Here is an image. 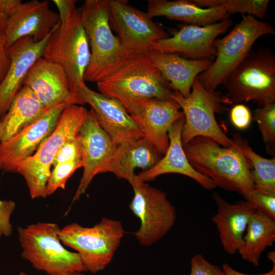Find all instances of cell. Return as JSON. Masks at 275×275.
Masks as SVG:
<instances>
[{
    "instance_id": "1",
    "label": "cell",
    "mask_w": 275,
    "mask_h": 275,
    "mask_svg": "<svg viewBox=\"0 0 275 275\" xmlns=\"http://www.w3.org/2000/svg\"><path fill=\"white\" fill-rule=\"evenodd\" d=\"M233 144L224 147L213 139L197 136L183 146L186 157L198 172L216 187L239 194L254 188L251 163L243 153L244 139L234 134Z\"/></svg>"
},
{
    "instance_id": "2",
    "label": "cell",
    "mask_w": 275,
    "mask_h": 275,
    "mask_svg": "<svg viewBox=\"0 0 275 275\" xmlns=\"http://www.w3.org/2000/svg\"><path fill=\"white\" fill-rule=\"evenodd\" d=\"M79 10L91 51L84 80L97 82L116 71L130 54L112 32L108 0H86Z\"/></svg>"
},
{
    "instance_id": "3",
    "label": "cell",
    "mask_w": 275,
    "mask_h": 275,
    "mask_svg": "<svg viewBox=\"0 0 275 275\" xmlns=\"http://www.w3.org/2000/svg\"><path fill=\"white\" fill-rule=\"evenodd\" d=\"M60 229L57 224L47 222L18 227L21 258L30 262L35 269L48 275L85 271L78 253L63 246L59 235Z\"/></svg>"
},
{
    "instance_id": "4",
    "label": "cell",
    "mask_w": 275,
    "mask_h": 275,
    "mask_svg": "<svg viewBox=\"0 0 275 275\" xmlns=\"http://www.w3.org/2000/svg\"><path fill=\"white\" fill-rule=\"evenodd\" d=\"M96 84L100 93L119 100L145 98L174 100L171 84L146 53L130 54L116 71Z\"/></svg>"
},
{
    "instance_id": "5",
    "label": "cell",
    "mask_w": 275,
    "mask_h": 275,
    "mask_svg": "<svg viewBox=\"0 0 275 275\" xmlns=\"http://www.w3.org/2000/svg\"><path fill=\"white\" fill-rule=\"evenodd\" d=\"M60 19L45 46L42 57L63 69L72 92L78 96L77 91L85 84L84 74L90 61L89 40L79 9Z\"/></svg>"
},
{
    "instance_id": "6",
    "label": "cell",
    "mask_w": 275,
    "mask_h": 275,
    "mask_svg": "<svg viewBox=\"0 0 275 275\" xmlns=\"http://www.w3.org/2000/svg\"><path fill=\"white\" fill-rule=\"evenodd\" d=\"M274 34V29L268 22L243 15L241 20L227 35L214 40L215 60L197 78L206 90L215 91L246 57L258 38Z\"/></svg>"
},
{
    "instance_id": "7",
    "label": "cell",
    "mask_w": 275,
    "mask_h": 275,
    "mask_svg": "<svg viewBox=\"0 0 275 275\" xmlns=\"http://www.w3.org/2000/svg\"><path fill=\"white\" fill-rule=\"evenodd\" d=\"M88 112L79 105L67 106L52 132L33 155L17 166L16 173L23 177L32 199L46 197L45 187L53 161L62 146L78 136Z\"/></svg>"
},
{
    "instance_id": "8",
    "label": "cell",
    "mask_w": 275,
    "mask_h": 275,
    "mask_svg": "<svg viewBox=\"0 0 275 275\" xmlns=\"http://www.w3.org/2000/svg\"><path fill=\"white\" fill-rule=\"evenodd\" d=\"M223 103L254 101L259 106L275 103V57L269 48L251 51L223 83Z\"/></svg>"
},
{
    "instance_id": "9",
    "label": "cell",
    "mask_w": 275,
    "mask_h": 275,
    "mask_svg": "<svg viewBox=\"0 0 275 275\" xmlns=\"http://www.w3.org/2000/svg\"><path fill=\"white\" fill-rule=\"evenodd\" d=\"M124 233L120 221L103 217L91 227L77 223L66 225L59 235L63 245L78 253L85 271L95 273L111 263Z\"/></svg>"
},
{
    "instance_id": "10",
    "label": "cell",
    "mask_w": 275,
    "mask_h": 275,
    "mask_svg": "<svg viewBox=\"0 0 275 275\" xmlns=\"http://www.w3.org/2000/svg\"><path fill=\"white\" fill-rule=\"evenodd\" d=\"M222 96L218 91L206 90L197 78L187 97L174 91L172 98L180 106L184 117L181 132L183 146L197 136L211 138L224 147L233 145V139L226 135L215 119V113L224 111Z\"/></svg>"
},
{
    "instance_id": "11",
    "label": "cell",
    "mask_w": 275,
    "mask_h": 275,
    "mask_svg": "<svg viewBox=\"0 0 275 275\" xmlns=\"http://www.w3.org/2000/svg\"><path fill=\"white\" fill-rule=\"evenodd\" d=\"M134 196L129 208L141 225L134 235L140 244L150 246L161 238L175 223V207L162 190L141 180L135 174L129 182Z\"/></svg>"
},
{
    "instance_id": "12",
    "label": "cell",
    "mask_w": 275,
    "mask_h": 275,
    "mask_svg": "<svg viewBox=\"0 0 275 275\" xmlns=\"http://www.w3.org/2000/svg\"><path fill=\"white\" fill-rule=\"evenodd\" d=\"M109 22L118 34L124 48L130 54H145L167 35L147 12L125 0H108Z\"/></svg>"
},
{
    "instance_id": "13",
    "label": "cell",
    "mask_w": 275,
    "mask_h": 275,
    "mask_svg": "<svg viewBox=\"0 0 275 275\" xmlns=\"http://www.w3.org/2000/svg\"><path fill=\"white\" fill-rule=\"evenodd\" d=\"M119 101L141 128L144 137L163 155L169 144V128L184 117L177 102L174 100L148 98Z\"/></svg>"
},
{
    "instance_id": "14",
    "label": "cell",
    "mask_w": 275,
    "mask_h": 275,
    "mask_svg": "<svg viewBox=\"0 0 275 275\" xmlns=\"http://www.w3.org/2000/svg\"><path fill=\"white\" fill-rule=\"evenodd\" d=\"M78 139L81 148L84 170L72 203L86 193L95 176L109 172L118 147L100 126L92 108L88 112Z\"/></svg>"
},
{
    "instance_id": "15",
    "label": "cell",
    "mask_w": 275,
    "mask_h": 275,
    "mask_svg": "<svg viewBox=\"0 0 275 275\" xmlns=\"http://www.w3.org/2000/svg\"><path fill=\"white\" fill-rule=\"evenodd\" d=\"M77 95L91 106L99 125L117 146L144 137L141 128L119 100L96 92L85 84Z\"/></svg>"
},
{
    "instance_id": "16",
    "label": "cell",
    "mask_w": 275,
    "mask_h": 275,
    "mask_svg": "<svg viewBox=\"0 0 275 275\" xmlns=\"http://www.w3.org/2000/svg\"><path fill=\"white\" fill-rule=\"evenodd\" d=\"M68 105L62 104L48 109L18 133L0 142V171L16 173L18 164L33 155L52 132L62 112Z\"/></svg>"
},
{
    "instance_id": "17",
    "label": "cell",
    "mask_w": 275,
    "mask_h": 275,
    "mask_svg": "<svg viewBox=\"0 0 275 275\" xmlns=\"http://www.w3.org/2000/svg\"><path fill=\"white\" fill-rule=\"evenodd\" d=\"M232 23L228 18L205 26L183 25L172 37L155 43L151 50L175 53L188 59H212L216 54L213 46L214 40L225 33Z\"/></svg>"
},
{
    "instance_id": "18",
    "label": "cell",
    "mask_w": 275,
    "mask_h": 275,
    "mask_svg": "<svg viewBox=\"0 0 275 275\" xmlns=\"http://www.w3.org/2000/svg\"><path fill=\"white\" fill-rule=\"evenodd\" d=\"M23 85L33 92L47 109L62 104H85L80 97L72 92L63 69L42 57L29 70Z\"/></svg>"
},
{
    "instance_id": "19",
    "label": "cell",
    "mask_w": 275,
    "mask_h": 275,
    "mask_svg": "<svg viewBox=\"0 0 275 275\" xmlns=\"http://www.w3.org/2000/svg\"><path fill=\"white\" fill-rule=\"evenodd\" d=\"M60 21L58 13L52 11L47 0L22 3L8 19L3 33L7 49L18 40L31 37L36 42L49 35Z\"/></svg>"
},
{
    "instance_id": "20",
    "label": "cell",
    "mask_w": 275,
    "mask_h": 275,
    "mask_svg": "<svg viewBox=\"0 0 275 275\" xmlns=\"http://www.w3.org/2000/svg\"><path fill=\"white\" fill-rule=\"evenodd\" d=\"M51 34L39 42L35 41L31 37L22 38L7 49L11 64L0 84V119L6 113L15 96L23 86L32 65L42 56Z\"/></svg>"
},
{
    "instance_id": "21",
    "label": "cell",
    "mask_w": 275,
    "mask_h": 275,
    "mask_svg": "<svg viewBox=\"0 0 275 275\" xmlns=\"http://www.w3.org/2000/svg\"><path fill=\"white\" fill-rule=\"evenodd\" d=\"M184 123V117H183L171 126L168 130L169 146L162 158L153 168L136 175L141 180L146 182L165 174H179L192 178L206 189H213L216 187L214 182L196 171L186 157L181 140Z\"/></svg>"
},
{
    "instance_id": "22",
    "label": "cell",
    "mask_w": 275,
    "mask_h": 275,
    "mask_svg": "<svg viewBox=\"0 0 275 275\" xmlns=\"http://www.w3.org/2000/svg\"><path fill=\"white\" fill-rule=\"evenodd\" d=\"M212 198L217 209L212 220L216 227L221 244L226 253L234 254L242 245L250 218L256 210L245 200L230 203L217 192L213 193Z\"/></svg>"
},
{
    "instance_id": "23",
    "label": "cell",
    "mask_w": 275,
    "mask_h": 275,
    "mask_svg": "<svg viewBox=\"0 0 275 275\" xmlns=\"http://www.w3.org/2000/svg\"><path fill=\"white\" fill-rule=\"evenodd\" d=\"M146 54L173 90L184 97L189 95L197 76L207 70L213 62L210 59H188L175 53L153 50Z\"/></svg>"
},
{
    "instance_id": "24",
    "label": "cell",
    "mask_w": 275,
    "mask_h": 275,
    "mask_svg": "<svg viewBox=\"0 0 275 275\" xmlns=\"http://www.w3.org/2000/svg\"><path fill=\"white\" fill-rule=\"evenodd\" d=\"M147 13L153 18H166L199 26L210 25L229 18L225 7L204 8L189 0H148Z\"/></svg>"
},
{
    "instance_id": "25",
    "label": "cell",
    "mask_w": 275,
    "mask_h": 275,
    "mask_svg": "<svg viewBox=\"0 0 275 275\" xmlns=\"http://www.w3.org/2000/svg\"><path fill=\"white\" fill-rule=\"evenodd\" d=\"M163 155L145 137L130 143L118 146L114 154L109 172L129 182L135 175L136 168L143 171L154 167Z\"/></svg>"
},
{
    "instance_id": "26",
    "label": "cell",
    "mask_w": 275,
    "mask_h": 275,
    "mask_svg": "<svg viewBox=\"0 0 275 275\" xmlns=\"http://www.w3.org/2000/svg\"><path fill=\"white\" fill-rule=\"evenodd\" d=\"M48 109L28 87L23 85L6 113L0 119V142L18 133Z\"/></svg>"
},
{
    "instance_id": "27",
    "label": "cell",
    "mask_w": 275,
    "mask_h": 275,
    "mask_svg": "<svg viewBox=\"0 0 275 275\" xmlns=\"http://www.w3.org/2000/svg\"><path fill=\"white\" fill-rule=\"evenodd\" d=\"M274 241L275 221L255 210L250 218L238 252L244 260L258 266L262 254Z\"/></svg>"
},
{
    "instance_id": "28",
    "label": "cell",
    "mask_w": 275,
    "mask_h": 275,
    "mask_svg": "<svg viewBox=\"0 0 275 275\" xmlns=\"http://www.w3.org/2000/svg\"><path fill=\"white\" fill-rule=\"evenodd\" d=\"M242 150L250 161L255 188L275 194V158L263 157L256 153L244 140Z\"/></svg>"
},
{
    "instance_id": "29",
    "label": "cell",
    "mask_w": 275,
    "mask_h": 275,
    "mask_svg": "<svg viewBox=\"0 0 275 275\" xmlns=\"http://www.w3.org/2000/svg\"><path fill=\"white\" fill-rule=\"evenodd\" d=\"M252 120L261 133L268 153L273 155L275 147V103L266 104L254 111Z\"/></svg>"
},
{
    "instance_id": "30",
    "label": "cell",
    "mask_w": 275,
    "mask_h": 275,
    "mask_svg": "<svg viewBox=\"0 0 275 275\" xmlns=\"http://www.w3.org/2000/svg\"><path fill=\"white\" fill-rule=\"evenodd\" d=\"M218 6L223 5L228 14L239 13L258 19H263L268 8V0H218Z\"/></svg>"
},
{
    "instance_id": "31",
    "label": "cell",
    "mask_w": 275,
    "mask_h": 275,
    "mask_svg": "<svg viewBox=\"0 0 275 275\" xmlns=\"http://www.w3.org/2000/svg\"><path fill=\"white\" fill-rule=\"evenodd\" d=\"M82 167L81 160L60 163L53 167L47 180L45 193L46 197L52 195L58 189H65L69 178L78 169Z\"/></svg>"
},
{
    "instance_id": "32",
    "label": "cell",
    "mask_w": 275,
    "mask_h": 275,
    "mask_svg": "<svg viewBox=\"0 0 275 275\" xmlns=\"http://www.w3.org/2000/svg\"><path fill=\"white\" fill-rule=\"evenodd\" d=\"M240 194L256 211L275 221V194L255 188Z\"/></svg>"
},
{
    "instance_id": "33",
    "label": "cell",
    "mask_w": 275,
    "mask_h": 275,
    "mask_svg": "<svg viewBox=\"0 0 275 275\" xmlns=\"http://www.w3.org/2000/svg\"><path fill=\"white\" fill-rule=\"evenodd\" d=\"M76 160L82 161L81 148L78 136L69 140L62 146L53 161L52 166Z\"/></svg>"
},
{
    "instance_id": "34",
    "label": "cell",
    "mask_w": 275,
    "mask_h": 275,
    "mask_svg": "<svg viewBox=\"0 0 275 275\" xmlns=\"http://www.w3.org/2000/svg\"><path fill=\"white\" fill-rule=\"evenodd\" d=\"M15 207L14 201L0 199V237H9L12 235L11 216Z\"/></svg>"
},
{
    "instance_id": "35",
    "label": "cell",
    "mask_w": 275,
    "mask_h": 275,
    "mask_svg": "<svg viewBox=\"0 0 275 275\" xmlns=\"http://www.w3.org/2000/svg\"><path fill=\"white\" fill-rule=\"evenodd\" d=\"M189 275H224L222 269L208 262L202 255L197 254L191 259Z\"/></svg>"
},
{
    "instance_id": "36",
    "label": "cell",
    "mask_w": 275,
    "mask_h": 275,
    "mask_svg": "<svg viewBox=\"0 0 275 275\" xmlns=\"http://www.w3.org/2000/svg\"><path fill=\"white\" fill-rule=\"evenodd\" d=\"M230 119L236 128L243 130L246 129L252 120V115L250 109L245 105H234L230 112Z\"/></svg>"
},
{
    "instance_id": "37",
    "label": "cell",
    "mask_w": 275,
    "mask_h": 275,
    "mask_svg": "<svg viewBox=\"0 0 275 275\" xmlns=\"http://www.w3.org/2000/svg\"><path fill=\"white\" fill-rule=\"evenodd\" d=\"M11 64V59L5 45L4 37L0 35V84L5 77Z\"/></svg>"
},
{
    "instance_id": "38",
    "label": "cell",
    "mask_w": 275,
    "mask_h": 275,
    "mask_svg": "<svg viewBox=\"0 0 275 275\" xmlns=\"http://www.w3.org/2000/svg\"><path fill=\"white\" fill-rule=\"evenodd\" d=\"M22 3L20 0H0V12L9 19Z\"/></svg>"
},
{
    "instance_id": "39",
    "label": "cell",
    "mask_w": 275,
    "mask_h": 275,
    "mask_svg": "<svg viewBox=\"0 0 275 275\" xmlns=\"http://www.w3.org/2000/svg\"><path fill=\"white\" fill-rule=\"evenodd\" d=\"M52 2L58 8L60 18L77 8L76 1L74 0H53Z\"/></svg>"
},
{
    "instance_id": "40",
    "label": "cell",
    "mask_w": 275,
    "mask_h": 275,
    "mask_svg": "<svg viewBox=\"0 0 275 275\" xmlns=\"http://www.w3.org/2000/svg\"><path fill=\"white\" fill-rule=\"evenodd\" d=\"M222 269L224 275H275V265H273L272 269L269 272L257 274H250L239 272L235 270L227 263H224L223 264Z\"/></svg>"
},
{
    "instance_id": "41",
    "label": "cell",
    "mask_w": 275,
    "mask_h": 275,
    "mask_svg": "<svg viewBox=\"0 0 275 275\" xmlns=\"http://www.w3.org/2000/svg\"><path fill=\"white\" fill-rule=\"evenodd\" d=\"M8 20V18L0 12V35L3 34Z\"/></svg>"
},
{
    "instance_id": "42",
    "label": "cell",
    "mask_w": 275,
    "mask_h": 275,
    "mask_svg": "<svg viewBox=\"0 0 275 275\" xmlns=\"http://www.w3.org/2000/svg\"><path fill=\"white\" fill-rule=\"evenodd\" d=\"M268 258L273 263V265H275V253L274 251L269 252L268 254Z\"/></svg>"
},
{
    "instance_id": "43",
    "label": "cell",
    "mask_w": 275,
    "mask_h": 275,
    "mask_svg": "<svg viewBox=\"0 0 275 275\" xmlns=\"http://www.w3.org/2000/svg\"><path fill=\"white\" fill-rule=\"evenodd\" d=\"M18 275H28L25 272L23 271H20ZM67 275H85L82 272H74L70 273Z\"/></svg>"
}]
</instances>
